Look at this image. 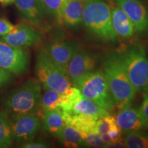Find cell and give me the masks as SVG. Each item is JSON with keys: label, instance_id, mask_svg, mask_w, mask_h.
<instances>
[{"label": "cell", "instance_id": "obj_18", "mask_svg": "<svg viewBox=\"0 0 148 148\" xmlns=\"http://www.w3.org/2000/svg\"><path fill=\"white\" fill-rule=\"evenodd\" d=\"M111 21L117 36L127 39L134 35L135 29L132 22L118 5L111 10Z\"/></svg>", "mask_w": 148, "mask_h": 148}, {"label": "cell", "instance_id": "obj_24", "mask_svg": "<svg viewBox=\"0 0 148 148\" xmlns=\"http://www.w3.org/2000/svg\"><path fill=\"white\" fill-rule=\"evenodd\" d=\"M117 125L116 123L115 117L108 114L103 117L99 118L96 122V131L99 135L107 134L111 129Z\"/></svg>", "mask_w": 148, "mask_h": 148}, {"label": "cell", "instance_id": "obj_10", "mask_svg": "<svg viewBox=\"0 0 148 148\" xmlns=\"http://www.w3.org/2000/svg\"><path fill=\"white\" fill-rule=\"evenodd\" d=\"M78 49V45L75 42L56 40L49 42L42 49L66 73L68 64Z\"/></svg>", "mask_w": 148, "mask_h": 148}, {"label": "cell", "instance_id": "obj_16", "mask_svg": "<svg viewBox=\"0 0 148 148\" xmlns=\"http://www.w3.org/2000/svg\"><path fill=\"white\" fill-rule=\"evenodd\" d=\"M14 4L25 19L39 25L46 14L40 0H14Z\"/></svg>", "mask_w": 148, "mask_h": 148}, {"label": "cell", "instance_id": "obj_1", "mask_svg": "<svg viewBox=\"0 0 148 148\" xmlns=\"http://www.w3.org/2000/svg\"><path fill=\"white\" fill-rule=\"evenodd\" d=\"M103 69L115 106L121 110L131 106L137 92L130 80L121 53L107 55Z\"/></svg>", "mask_w": 148, "mask_h": 148}, {"label": "cell", "instance_id": "obj_9", "mask_svg": "<svg viewBox=\"0 0 148 148\" xmlns=\"http://www.w3.org/2000/svg\"><path fill=\"white\" fill-rule=\"evenodd\" d=\"M97 63V57L95 54L79 48L70 60L66 71L73 86L85 75L95 71Z\"/></svg>", "mask_w": 148, "mask_h": 148}, {"label": "cell", "instance_id": "obj_21", "mask_svg": "<svg viewBox=\"0 0 148 148\" xmlns=\"http://www.w3.org/2000/svg\"><path fill=\"white\" fill-rule=\"evenodd\" d=\"M12 121L5 111L0 112V148L10 147L12 144Z\"/></svg>", "mask_w": 148, "mask_h": 148}, {"label": "cell", "instance_id": "obj_23", "mask_svg": "<svg viewBox=\"0 0 148 148\" xmlns=\"http://www.w3.org/2000/svg\"><path fill=\"white\" fill-rule=\"evenodd\" d=\"M66 0H40L45 13L59 19L60 14Z\"/></svg>", "mask_w": 148, "mask_h": 148}, {"label": "cell", "instance_id": "obj_12", "mask_svg": "<svg viewBox=\"0 0 148 148\" xmlns=\"http://www.w3.org/2000/svg\"><path fill=\"white\" fill-rule=\"evenodd\" d=\"M41 37L36 29L23 23L15 25L8 34L0 36V41L17 47H28L36 45Z\"/></svg>", "mask_w": 148, "mask_h": 148}, {"label": "cell", "instance_id": "obj_4", "mask_svg": "<svg viewBox=\"0 0 148 148\" xmlns=\"http://www.w3.org/2000/svg\"><path fill=\"white\" fill-rule=\"evenodd\" d=\"M41 95L39 82L29 79L7 96L3 102L5 111L14 116L34 112L39 106Z\"/></svg>", "mask_w": 148, "mask_h": 148}, {"label": "cell", "instance_id": "obj_7", "mask_svg": "<svg viewBox=\"0 0 148 148\" xmlns=\"http://www.w3.org/2000/svg\"><path fill=\"white\" fill-rule=\"evenodd\" d=\"M29 56L24 48L0 41V66L13 74L22 75L28 69Z\"/></svg>", "mask_w": 148, "mask_h": 148}, {"label": "cell", "instance_id": "obj_31", "mask_svg": "<svg viewBox=\"0 0 148 148\" xmlns=\"http://www.w3.org/2000/svg\"><path fill=\"white\" fill-rule=\"evenodd\" d=\"M14 0H0V3L3 5H7L10 3H14Z\"/></svg>", "mask_w": 148, "mask_h": 148}, {"label": "cell", "instance_id": "obj_19", "mask_svg": "<svg viewBox=\"0 0 148 148\" xmlns=\"http://www.w3.org/2000/svg\"><path fill=\"white\" fill-rule=\"evenodd\" d=\"M69 112L74 114L90 116L95 118L96 119H99V118L110 114L109 111L99 106L93 101L83 96L82 93L74 102Z\"/></svg>", "mask_w": 148, "mask_h": 148}, {"label": "cell", "instance_id": "obj_5", "mask_svg": "<svg viewBox=\"0 0 148 148\" xmlns=\"http://www.w3.org/2000/svg\"><path fill=\"white\" fill-rule=\"evenodd\" d=\"M82 95L109 112L115 108L106 76L102 71H93L83 76L74 85Z\"/></svg>", "mask_w": 148, "mask_h": 148}, {"label": "cell", "instance_id": "obj_30", "mask_svg": "<svg viewBox=\"0 0 148 148\" xmlns=\"http://www.w3.org/2000/svg\"><path fill=\"white\" fill-rule=\"evenodd\" d=\"M21 147L24 148H46L49 147V145L42 140H36V141L29 140L23 143Z\"/></svg>", "mask_w": 148, "mask_h": 148}, {"label": "cell", "instance_id": "obj_3", "mask_svg": "<svg viewBox=\"0 0 148 148\" xmlns=\"http://www.w3.org/2000/svg\"><path fill=\"white\" fill-rule=\"evenodd\" d=\"M35 74L44 90L51 89L63 94L73 93L77 90L59 66L48 56L43 49L37 55Z\"/></svg>", "mask_w": 148, "mask_h": 148}, {"label": "cell", "instance_id": "obj_32", "mask_svg": "<svg viewBox=\"0 0 148 148\" xmlns=\"http://www.w3.org/2000/svg\"><path fill=\"white\" fill-rule=\"evenodd\" d=\"M79 1H84V2H86V1H89V0H79Z\"/></svg>", "mask_w": 148, "mask_h": 148}, {"label": "cell", "instance_id": "obj_13", "mask_svg": "<svg viewBox=\"0 0 148 148\" xmlns=\"http://www.w3.org/2000/svg\"><path fill=\"white\" fill-rule=\"evenodd\" d=\"M81 95V92L77 89L73 93L63 94L54 90H45L41 95L39 106L42 114L45 111L56 108H62L64 111H69L73 106L75 100Z\"/></svg>", "mask_w": 148, "mask_h": 148}, {"label": "cell", "instance_id": "obj_15", "mask_svg": "<svg viewBox=\"0 0 148 148\" xmlns=\"http://www.w3.org/2000/svg\"><path fill=\"white\" fill-rule=\"evenodd\" d=\"M84 1L79 0H66L61 10L58 22L69 28H75L82 23Z\"/></svg>", "mask_w": 148, "mask_h": 148}, {"label": "cell", "instance_id": "obj_14", "mask_svg": "<svg viewBox=\"0 0 148 148\" xmlns=\"http://www.w3.org/2000/svg\"><path fill=\"white\" fill-rule=\"evenodd\" d=\"M115 120L122 132H138L147 129L139 108L131 106L119 110Z\"/></svg>", "mask_w": 148, "mask_h": 148}, {"label": "cell", "instance_id": "obj_27", "mask_svg": "<svg viewBox=\"0 0 148 148\" xmlns=\"http://www.w3.org/2000/svg\"><path fill=\"white\" fill-rule=\"evenodd\" d=\"M138 108L148 129V92H145L144 95L143 101Z\"/></svg>", "mask_w": 148, "mask_h": 148}, {"label": "cell", "instance_id": "obj_2", "mask_svg": "<svg viewBox=\"0 0 148 148\" xmlns=\"http://www.w3.org/2000/svg\"><path fill=\"white\" fill-rule=\"evenodd\" d=\"M82 23L90 33L101 40L109 42L117 40L111 21L110 7L103 0H89L84 3Z\"/></svg>", "mask_w": 148, "mask_h": 148}, {"label": "cell", "instance_id": "obj_6", "mask_svg": "<svg viewBox=\"0 0 148 148\" xmlns=\"http://www.w3.org/2000/svg\"><path fill=\"white\" fill-rule=\"evenodd\" d=\"M130 80L136 92H148V58L143 47L133 45L121 53Z\"/></svg>", "mask_w": 148, "mask_h": 148}, {"label": "cell", "instance_id": "obj_17", "mask_svg": "<svg viewBox=\"0 0 148 148\" xmlns=\"http://www.w3.org/2000/svg\"><path fill=\"white\" fill-rule=\"evenodd\" d=\"M66 123L65 111L62 108H56L43 112L40 128L51 136H57Z\"/></svg>", "mask_w": 148, "mask_h": 148}, {"label": "cell", "instance_id": "obj_25", "mask_svg": "<svg viewBox=\"0 0 148 148\" xmlns=\"http://www.w3.org/2000/svg\"><path fill=\"white\" fill-rule=\"evenodd\" d=\"M83 140L87 145V147H104L105 146L100 135L97 132H90L84 135L83 136Z\"/></svg>", "mask_w": 148, "mask_h": 148}, {"label": "cell", "instance_id": "obj_22", "mask_svg": "<svg viewBox=\"0 0 148 148\" xmlns=\"http://www.w3.org/2000/svg\"><path fill=\"white\" fill-rule=\"evenodd\" d=\"M125 147L128 148H148V134L138 132L127 133L123 140Z\"/></svg>", "mask_w": 148, "mask_h": 148}, {"label": "cell", "instance_id": "obj_26", "mask_svg": "<svg viewBox=\"0 0 148 148\" xmlns=\"http://www.w3.org/2000/svg\"><path fill=\"white\" fill-rule=\"evenodd\" d=\"M107 134H108L109 137H110L111 142H112V144L123 143V138H122V132L121 129L118 127L117 125H116V126H114L112 129H111L107 133ZM112 144H111V145H112Z\"/></svg>", "mask_w": 148, "mask_h": 148}, {"label": "cell", "instance_id": "obj_8", "mask_svg": "<svg viewBox=\"0 0 148 148\" xmlns=\"http://www.w3.org/2000/svg\"><path fill=\"white\" fill-rule=\"evenodd\" d=\"M40 125V116L34 112L14 116L12 121L14 141L24 143L31 140L38 132Z\"/></svg>", "mask_w": 148, "mask_h": 148}, {"label": "cell", "instance_id": "obj_20", "mask_svg": "<svg viewBox=\"0 0 148 148\" xmlns=\"http://www.w3.org/2000/svg\"><path fill=\"white\" fill-rule=\"evenodd\" d=\"M57 136L60 143L65 147H87L79 131L68 123L64 125Z\"/></svg>", "mask_w": 148, "mask_h": 148}, {"label": "cell", "instance_id": "obj_28", "mask_svg": "<svg viewBox=\"0 0 148 148\" xmlns=\"http://www.w3.org/2000/svg\"><path fill=\"white\" fill-rule=\"evenodd\" d=\"M14 27L15 25L10 23L8 19L0 17V36L8 34L14 28Z\"/></svg>", "mask_w": 148, "mask_h": 148}, {"label": "cell", "instance_id": "obj_11", "mask_svg": "<svg viewBox=\"0 0 148 148\" xmlns=\"http://www.w3.org/2000/svg\"><path fill=\"white\" fill-rule=\"evenodd\" d=\"M116 3L132 22L135 32H148V11L140 0H116Z\"/></svg>", "mask_w": 148, "mask_h": 148}, {"label": "cell", "instance_id": "obj_29", "mask_svg": "<svg viewBox=\"0 0 148 148\" xmlns=\"http://www.w3.org/2000/svg\"><path fill=\"white\" fill-rule=\"evenodd\" d=\"M13 78V73L0 66V88L6 85Z\"/></svg>", "mask_w": 148, "mask_h": 148}]
</instances>
